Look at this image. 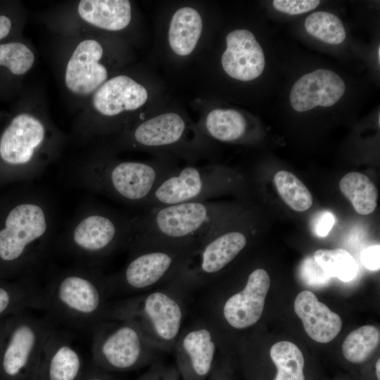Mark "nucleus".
I'll use <instances>...</instances> for the list:
<instances>
[{
    "mask_svg": "<svg viewBox=\"0 0 380 380\" xmlns=\"http://www.w3.org/2000/svg\"><path fill=\"white\" fill-rule=\"evenodd\" d=\"M104 49L94 37H82L72 47L64 63L63 82L70 96L89 99L108 78L102 63Z\"/></svg>",
    "mask_w": 380,
    "mask_h": 380,
    "instance_id": "2eb2a0df",
    "label": "nucleus"
},
{
    "mask_svg": "<svg viewBox=\"0 0 380 380\" xmlns=\"http://www.w3.org/2000/svg\"><path fill=\"white\" fill-rule=\"evenodd\" d=\"M53 207L35 190L0 201V274H25L43 259L53 241Z\"/></svg>",
    "mask_w": 380,
    "mask_h": 380,
    "instance_id": "f257e3e1",
    "label": "nucleus"
},
{
    "mask_svg": "<svg viewBox=\"0 0 380 380\" xmlns=\"http://www.w3.org/2000/svg\"><path fill=\"white\" fill-rule=\"evenodd\" d=\"M247 123L243 115L232 109H215L206 116L205 128L213 138L221 141H234L246 133Z\"/></svg>",
    "mask_w": 380,
    "mask_h": 380,
    "instance_id": "393cba45",
    "label": "nucleus"
},
{
    "mask_svg": "<svg viewBox=\"0 0 380 380\" xmlns=\"http://www.w3.org/2000/svg\"><path fill=\"white\" fill-rule=\"evenodd\" d=\"M82 380H116L110 373L97 367L94 364L86 367Z\"/></svg>",
    "mask_w": 380,
    "mask_h": 380,
    "instance_id": "e433bc0d",
    "label": "nucleus"
},
{
    "mask_svg": "<svg viewBox=\"0 0 380 380\" xmlns=\"http://www.w3.org/2000/svg\"><path fill=\"white\" fill-rule=\"evenodd\" d=\"M228 209L207 201L151 208L137 217L129 243L201 241L226 223Z\"/></svg>",
    "mask_w": 380,
    "mask_h": 380,
    "instance_id": "6e6552de",
    "label": "nucleus"
},
{
    "mask_svg": "<svg viewBox=\"0 0 380 380\" xmlns=\"http://www.w3.org/2000/svg\"><path fill=\"white\" fill-rule=\"evenodd\" d=\"M35 62V54L20 38L0 44V100L12 98Z\"/></svg>",
    "mask_w": 380,
    "mask_h": 380,
    "instance_id": "412c9836",
    "label": "nucleus"
},
{
    "mask_svg": "<svg viewBox=\"0 0 380 380\" xmlns=\"http://www.w3.org/2000/svg\"><path fill=\"white\" fill-rule=\"evenodd\" d=\"M24 14L19 3L0 1V44L19 39Z\"/></svg>",
    "mask_w": 380,
    "mask_h": 380,
    "instance_id": "7c9ffc66",
    "label": "nucleus"
},
{
    "mask_svg": "<svg viewBox=\"0 0 380 380\" xmlns=\"http://www.w3.org/2000/svg\"><path fill=\"white\" fill-rule=\"evenodd\" d=\"M270 286L266 270L256 268L248 274L241 289L229 295L207 293L203 317L217 334L224 327L236 331L247 329L260 319Z\"/></svg>",
    "mask_w": 380,
    "mask_h": 380,
    "instance_id": "9d476101",
    "label": "nucleus"
},
{
    "mask_svg": "<svg viewBox=\"0 0 380 380\" xmlns=\"http://www.w3.org/2000/svg\"><path fill=\"white\" fill-rule=\"evenodd\" d=\"M175 167L167 162L122 160L110 151L97 150L77 162L71 178L80 188L145 209L158 184Z\"/></svg>",
    "mask_w": 380,
    "mask_h": 380,
    "instance_id": "7ed1b4c3",
    "label": "nucleus"
},
{
    "mask_svg": "<svg viewBox=\"0 0 380 380\" xmlns=\"http://www.w3.org/2000/svg\"><path fill=\"white\" fill-rule=\"evenodd\" d=\"M314 259L330 277H336L347 282L353 280L358 266L351 254L343 248L319 249Z\"/></svg>",
    "mask_w": 380,
    "mask_h": 380,
    "instance_id": "cd10ccee",
    "label": "nucleus"
},
{
    "mask_svg": "<svg viewBox=\"0 0 380 380\" xmlns=\"http://www.w3.org/2000/svg\"><path fill=\"white\" fill-rule=\"evenodd\" d=\"M334 223L335 217L333 213L329 211L320 213L315 221L314 228L315 234L320 237L327 236Z\"/></svg>",
    "mask_w": 380,
    "mask_h": 380,
    "instance_id": "c9c22d12",
    "label": "nucleus"
},
{
    "mask_svg": "<svg viewBox=\"0 0 380 380\" xmlns=\"http://www.w3.org/2000/svg\"><path fill=\"white\" fill-rule=\"evenodd\" d=\"M106 275L80 264L57 274L43 292L44 309L71 327L94 329L103 321L109 298Z\"/></svg>",
    "mask_w": 380,
    "mask_h": 380,
    "instance_id": "39448f33",
    "label": "nucleus"
},
{
    "mask_svg": "<svg viewBox=\"0 0 380 380\" xmlns=\"http://www.w3.org/2000/svg\"><path fill=\"white\" fill-rule=\"evenodd\" d=\"M146 88L132 77L120 75L108 79L87 100L91 110L83 111L73 126L74 134L88 142L89 136L102 118L118 117L134 111L147 101Z\"/></svg>",
    "mask_w": 380,
    "mask_h": 380,
    "instance_id": "ddd939ff",
    "label": "nucleus"
},
{
    "mask_svg": "<svg viewBox=\"0 0 380 380\" xmlns=\"http://www.w3.org/2000/svg\"><path fill=\"white\" fill-rule=\"evenodd\" d=\"M346 85L334 72L318 69L307 73L293 84L290 103L298 112L310 110L317 106L329 107L343 95Z\"/></svg>",
    "mask_w": 380,
    "mask_h": 380,
    "instance_id": "f3484780",
    "label": "nucleus"
},
{
    "mask_svg": "<svg viewBox=\"0 0 380 380\" xmlns=\"http://www.w3.org/2000/svg\"><path fill=\"white\" fill-rule=\"evenodd\" d=\"M202 19L191 7L178 9L173 15L169 27L168 40L172 51L179 56H188L194 50L201 34Z\"/></svg>",
    "mask_w": 380,
    "mask_h": 380,
    "instance_id": "5701e85b",
    "label": "nucleus"
},
{
    "mask_svg": "<svg viewBox=\"0 0 380 380\" xmlns=\"http://www.w3.org/2000/svg\"><path fill=\"white\" fill-rule=\"evenodd\" d=\"M85 369L80 350L68 338L53 330L34 380H82Z\"/></svg>",
    "mask_w": 380,
    "mask_h": 380,
    "instance_id": "6ab92c4d",
    "label": "nucleus"
},
{
    "mask_svg": "<svg viewBox=\"0 0 380 380\" xmlns=\"http://www.w3.org/2000/svg\"><path fill=\"white\" fill-rule=\"evenodd\" d=\"M380 360L379 359L376 364V374L378 378V380H380Z\"/></svg>",
    "mask_w": 380,
    "mask_h": 380,
    "instance_id": "58836bf2",
    "label": "nucleus"
},
{
    "mask_svg": "<svg viewBox=\"0 0 380 380\" xmlns=\"http://www.w3.org/2000/svg\"><path fill=\"white\" fill-rule=\"evenodd\" d=\"M158 352L129 320L105 319L93 329L92 364L108 373L150 366L158 360Z\"/></svg>",
    "mask_w": 380,
    "mask_h": 380,
    "instance_id": "1a4fd4ad",
    "label": "nucleus"
},
{
    "mask_svg": "<svg viewBox=\"0 0 380 380\" xmlns=\"http://www.w3.org/2000/svg\"><path fill=\"white\" fill-rule=\"evenodd\" d=\"M137 216L99 203L81 207L61 234V249L80 264L99 267L104 259L128 248Z\"/></svg>",
    "mask_w": 380,
    "mask_h": 380,
    "instance_id": "20e7f679",
    "label": "nucleus"
},
{
    "mask_svg": "<svg viewBox=\"0 0 380 380\" xmlns=\"http://www.w3.org/2000/svg\"><path fill=\"white\" fill-rule=\"evenodd\" d=\"M188 296L170 283L151 291L109 301L104 319L134 322L160 351H173L186 316Z\"/></svg>",
    "mask_w": 380,
    "mask_h": 380,
    "instance_id": "423d86ee",
    "label": "nucleus"
},
{
    "mask_svg": "<svg viewBox=\"0 0 380 380\" xmlns=\"http://www.w3.org/2000/svg\"><path fill=\"white\" fill-rule=\"evenodd\" d=\"M220 343L216 330L203 317L183 327L173 348L181 380H207Z\"/></svg>",
    "mask_w": 380,
    "mask_h": 380,
    "instance_id": "4468645a",
    "label": "nucleus"
},
{
    "mask_svg": "<svg viewBox=\"0 0 380 380\" xmlns=\"http://www.w3.org/2000/svg\"><path fill=\"white\" fill-rule=\"evenodd\" d=\"M293 306L307 334L314 341L329 343L341 330L343 322L340 316L319 302L312 292L307 290L300 292Z\"/></svg>",
    "mask_w": 380,
    "mask_h": 380,
    "instance_id": "aec40b11",
    "label": "nucleus"
},
{
    "mask_svg": "<svg viewBox=\"0 0 380 380\" xmlns=\"http://www.w3.org/2000/svg\"><path fill=\"white\" fill-rule=\"evenodd\" d=\"M137 380H181V376L175 365H166L158 360Z\"/></svg>",
    "mask_w": 380,
    "mask_h": 380,
    "instance_id": "473e14b6",
    "label": "nucleus"
},
{
    "mask_svg": "<svg viewBox=\"0 0 380 380\" xmlns=\"http://www.w3.org/2000/svg\"><path fill=\"white\" fill-rule=\"evenodd\" d=\"M270 355L277 369L274 380H305L304 357L296 344L277 342L271 347Z\"/></svg>",
    "mask_w": 380,
    "mask_h": 380,
    "instance_id": "a878e982",
    "label": "nucleus"
},
{
    "mask_svg": "<svg viewBox=\"0 0 380 380\" xmlns=\"http://www.w3.org/2000/svg\"><path fill=\"white\" fill-rule=\"evenodd\" d=\"M227 172L217 166L175 167L157 186L144 210L185 202L207 201L226 191Z\"/></svg>",
    "mask_w": 380,
    "mask_h": 380,
    "instance_id": "f8f14e48",
    "label": "nucleus"
},
{
    "mask_svg": "<svg viewBox=\"0 0 380 380\" xmlns=\"http://www.w3.org/2000/svg\"><path fill=\"white\" fill-rule=\"evenodd\" d=\"M51 322L32 313L18 317L0 355V380H34Z\"/></svg>",
    "mask_w": 380,
    "mask_h": 380,
    "instance_id": "9b49d317",
    "label": "nucleus"
},
{
    "mask_svg": "<svg viewBox=\"0 0 380 380\" xmlns=\"http://www.w3.org/2000/svg\"><path fill=\"white\" fill-rule=\"evenodd\" d=\"M199 243L198 241L131 243L126 264L106 275L109 296L129 297L165 284L185 265Z\"/></svg>",
    "mask_w": 380,
    "mask_h": 380,
    "instance_id": "0eeeda50",
    "label": "nucleus"
},
{
    "mask_svg": "<svg viewBox=\"0 0 380 380\" xmlns=\"http://www.w3.org/2000/svg\"><path fill=\"white\" fill-rule=\"evenodd\" d=\"M274 182L281 198L293 210L303 212L312 206L313 199L310 191L292 172L279 171Z\"/></svg>",
    "mask_w": 380,
    "mask_h": 380,
    "instance_id": "c85d7f7f",
    "label": "nucleus"
},
{
    "mask_svg": "<svg viewBox=\"0 0 380 380\" xmlns=\"http://www.w3.org/2000/svg\"><path fill=\"white\" fill-rule=\"evenodd\" d=\"M186 123L177 113H166L144 120L118 137V147L163 148L175 146L182 141Z\"/></svg>",
    "mask_w": 380,
    "mask_h": 380,
    "instance_id": "dca6fc26",
    "label": "nucleus"
},
{
    "mask_svg": "<svg viewBox=\"0 0 380 380\" xmlns=\"http://www.w3.org/2000/svg\"><path fill=\"white\" fill-rule=\"evenodd\" d=\"M319 0H274V8L289 15H298L308 12L317 8Z\"/></svg>",
    "mask_w": 380,
    "mask_h": 380,
    "instance_id": "72a5a7b5",
    "label": "nucleus"
},
{
    "mask_svg": "<svg viewBox=\"0 0 380 380\" xmlns=\"http://www.w3.org/2000/svg\"><path fill=\"white\" fill-rule=\"evenodd\" d=\"M380 341L379 330L372 325H365L351 331L345 338L342 351L353 363L366 361L376 349Z\"/></svg>",
    "mask_w": 380,
    "mask_h": 380,
    "instance_id": "bb28decb",
    "label": "nucleus"
},
{
    "mask_svg": "<svg viewBox=\"0 0 380 380\" xmlns=\"http://www.w3.org/2000/svg\"><path fill=\"white\" fill-rule=\"evenodd\" d=\"M65 141L45 113L20 102L0 129V186L41 176Z\"/></svg>",
    "mask_w": 380,
    "mask_h": 380,
    "instance_id": "f03ea898",
    "label": "nucleus"
},
{
    "mask_svg": "<svg viewBox=\"0 0 380 380\" xmlns=\"http://www.w3.org/2000/svg\"><path fill=\"white\" fill-rule=\"evenodd\" d=\"M306 31L315 38L329 44H338L346 39V31L341 20L334 14L317 11L305 20Z\"/></svg>",
    "mask_w": 380,
    "mask_h": 380,
    "instance_id": "c756f323",
    "label": "nucleus"
},
{
    "mask_svg": "<svg viewBox=\"0 0 380 380\" xmlns=\"http://www.w3.org/2000/svg\"><path fill=\"white\" fill-rule=\"evenodd\" d=\"M207 380H226L225 376H224L223 372L218 369V367L215 366L209 376L208 379Z\"/></svg>",
    "mask_w": 380,
    "mask_h": 380,
    "instance_id": "4c0bfd02",
    "label": "nucleus"
},
{
    "mask_svg": "<svg viewBox=\"0 0 380 380\" xmlns=\"http://www.w3.org/2000/svg\"><path fill=\"white\" fill-rule=\"evenodd\" d=\"M75 12L84 25L107 31L124 30L132 20L131 3L127 0H81Z\"/></svg>",
    "mask_w": 380,
    "mask_h": 380,
    "instance_id": "4be33fe9",
    "label": "nucleus"
},
{
    "mask_svg": "<svg viewBox=\"0 0 380 380\" xmlns=\"http://www.w3.org/2000/svg\"><path fill=\"white\" fill-rule=\"evenodd\" d=\"M227 49L222 56V65L231 77L251 81L258 77L265 68V56L254 34L248 30H236L226 37Z\"/></svg>",
    "mask_w": 380,
    "mask_h": 380,
    "instance_id": "a211bd4d",
    "label": "nucleus"
},
{
    "mask_svg": "<svg viewBox=\"0 0 380 380\" xmlns=\"http://www.w3.org/2000/svg\"><path fill=\"white\" fill-rule=\"evenodd\" d=\"M339 188L357 213L366 215L375 210L378 191L367 175L357 172H348L340 180Z\"/></svg>",
    "mask_w": 380,
    "mask_h": 380,
    "instance_id": "b1692460",
    "label": "nucleus"
},
{
    "mask_svg": "<svg viewBox=\"0 0 380 380\" xmlns=\"http://www.w3.org/2000/svg\"><path fill=\"white\" fill-rule=\"evenodd\" d=\"M378 58H379V61H380V47L379 46L378 48Z\"/></svg>",
    "mask_w": 380,
    "mask_h": 380,
    "instance_id": "ea45409f",
    "label": "nucleus"
},
{
    "mask_svg": "<svg viewBox=\"0 0 380 380\" xmlns=\"http://www.w3.org/2000/svg\"><path fill=\"white\" fill-rule=\"evenodd\" d=\"M303 280L310 286H320L324 285L331 278L316 262L314 258L305 259L300 269Z\"/></svg>",
    "mask_w": 380,
    "mask_h": 380,
    "instance_id": "2f4dec72",
    "label": "nucleus"
},
{
    "mask_svg": "<svg viewBox=\"0 0 380 380\" xmlns=\"http://www.w3.org/2000/svg\"><path fill=\"white\" fill-rule=\"evenodd\" d=\"M379 244L369 246L362 250L360 254L362 264L369 270H379L380 267Z\"/></svg>",
    "mask_w": 380,
    "mask_h": 380,
    "instance_id": "f704fd0d",
    "label": "nucleus"
}]
</instances>
